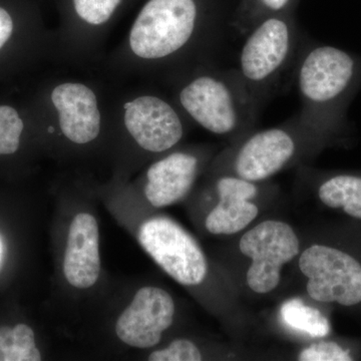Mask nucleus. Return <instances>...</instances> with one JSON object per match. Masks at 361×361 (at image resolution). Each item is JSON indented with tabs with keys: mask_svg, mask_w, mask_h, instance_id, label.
<instances>
[{
	"mask_svg": "<svg viewBox=\"0 0 361 361\" xmlns=\"http://www.w3.org/2000/svg\"><path fill=\"white\" fill-rule=\"evenodd\" d=\"M113 82L111 135H122L147 155H161L176 148L186 134L189 121L171 97L152 82Z\"/></svg>",
	"mask_w": 361,
	"mask_h": 361,
	"instance_id": "nucleus-5",
	"label": "nucleus"
},
{
	"mask_svg": "<svg viewBox=\"0 0 361 361\" xmlns=\"http://www.w3.org/2000/svg\"><path fill=\"white\" fill-rule=\"evenodd\" d=\"M300 361H350L353 360L348 350L336 342H317L310 348L303 349L299 355Z\"/></svg>",
	"mask_w": 361,
	"mask_h": 361,
	"instance_id": "nucleus-21",
	"label": "nucleus"
},
{
	"mask_svg": "<svg viewBox=\"0 0 361 361\" xmlns=\"http://www.w3.org/2000/svg\"><path fill=\"white\" fill-rule=\"evenodd\" d=\"M320 200L330 208H342L361 219V177L337 175L324 180L318 190Z\"/></svg>",
	"mask_w": 361,
	"mask_h": 361,
	"instance_id": "nucleus-16",
	"label": "nucleus"
},
{
	"mask_svg": "<svg viewBox=\"0 0 361 361\" xmlns=\"http://www.w3.org/2000/svg\"><path fill=\"white\" fill-rule=\"evenodd\" d=\"M239 247L252 260L246 277L249 288L265 294L276 288L281 268L299 253V240L290 226L269 220L245 233Z\"/></svg>",
	"mask_w": 361,
	"mask_h": 361,
	"instance_id": "nucleus-11",
	"label": "nucleus"
},
{
	"mask_svg": "<svg viewBox=\"0 0 361 361\" xmlns=\"http://www.w3.org/2000/svg\"><path fill=\"white\" fill-rule=\"evenodd\" d=\"M297 37L295 26L284 13L268 16L247 33L236 71L259 108L293 59Z\"/></svg>",
	"mask_w": 361,
	"mask_h": 361,
	"instance_id": "nucleus-7",
	"label": "nucleus"
},
{
	"mask_svg": "<svg viewBox=\"0 0 361 361\" xmlns=\"http://www.w3.org/2000/svg\"><path fill=\"white\" fill-rule=\"evenodd\" d=\"M317 132L299 113L285 125L256 132L232 155L234 176L254 183L272 177L295 158L301 142Z\"/></svg>",
	"mask_w": 361,
	"mask_h": 361,
	"instance_id": "nucleus-8",
	"label": "nucleus"
},
{
	"mask_svg": "<svg viewBox=\"0 0 361 361\" xmlns=\"http://www.w3.org/2000/svg\"><path fill=\"white\" fill-rule=\"evenodd\" d=\"M295 82L299 114L320 132L336 127L361 85V58L332 45H310L299 56Z\"/></svg>",
	"mask_w": 361,
	"mask_h": 361,
	"instance_id": "nucleus-4",
	"label": "nucleus"
},
{
	"mask_svg": "<svg viewBox=\"0 0 361 361\" xmlns=\"http://www.w3.org/2000/svg\"><path fill=\"white\" fill-rule=\"evenodd\" d=\"M4 241H2L1 237H0V266H1L2 262H4Z\"/></svg>",
	"mask_w": 361,
	"mask_h": 361,
	"instance_id": "nucleus-23",
	"label": "nucleus"
},
{
	"mask_svg": "<svg viewBox=\"0 0 361 361\" xmlns=\"http://www.w3.org/2000/svg\"><path fill=\"white\" fill-rule=\"evenodd\" d=\"M220 35L211 0H142L127 35L97 73L116 82L166 85L212 63Z\"/></svg>",
	"mask_w": 361,
	"mask_h": 361,
	"instance_id": "nucleus-1",
	"label": "nucleus"
},
{
	"mask_svg": "<svg viewBox=\"0 0 361 361\" xmlns=\"http://www.w3.org/2000/svg\"><path fill=\"white\" fill-rule=\"evenodd\" d=\"M35 332L26 324L0 327V361H39Z\"/></svg>",
	"mask_w": 361,
	"mask_h": 361,
	"instance_id": "nucleus-17",
	"label": "nucleus"
},
{
	"mask_svg": "<svg viewBox=\"0 0 361 361\" xmlns=\"http://www.w3.org/2000/svg\"><path fill=\"white\" fill-rule=\"evenodd\" d=\"M171 99L189 122L217 135L250 127L260 108L236 70L199 66L169 80Z\"/></svg>",
	"mask_w": 361,
	"mask_h": 361,
	"instance_id": "nucleus-3",
	"label": "nucleus"
},
{
	"mask_svg": "<svg viewBox=\"0 0 361 361\" xmlns=\"http://www.w3.org/2000/svg\"><path fill=\"white\" fill-rule=\"evenodd\" d=\"M151 361H200L202 355L193 342L187 339L173 341L167 348L154 351L149 355Z\"/></svg>",
	"mask_w": 361,
	"mask_h": 361,
	"instance_id": "nucleus-20",
	"label": "nucleus"
},
{
	"mask_svg": "<svg viewBox=\"0 0 361 361\" xmlns=\"http://www.w3.org/2000/svg\"><path fill=\"white\" fill-rule=\"evenodd\" d=\"M99 239L96 218L78 214L71 222L63 259V273L71 286L85 289L97 283L101 273Z\"/></svg>",
	"mask_w": 361,
	"mask_h": 361,
	"instance_id": "nucleus-14",
	"label": "nucleus"
},
{
	"mask_svg": "<svg viewBox=\"0 0 361 361\" xmlns=\"http://www.w3.org/2000/svg\"><path fill=\"white\" fill-rule=\"evenodd\" d=\"M175 303L167 291L158 287H142L116 324L118 338L135 348H151L172 325Z\"/></svg>",
	"mask_w": 361,
	"mask_h": 361,
	"instance_id": "nucleus-12",
	"label": "nucleus"
},
{
	"mask_svg": "<svg viewBox=\"0 0 361 361\" xmlns=\"http://www.w3.org/2000/svg\"><path fill=\"white\" fill-rule=\"evenodd\" d=\"M216 190L219 204L207 217L209 232L215 235L236 234L257 217V206L251 202L258 195L255 183L225 175L218 179Z\"/></svg>",
	"mask_w": 361,
	"mask_h": 361,
	"instance_id": "nucleus-15",
	"label": "nucleus"
},
{
	"mask_svg": "<svg viewBox=\"0 0 361 361\" xmlns=\"http://www.w3.org/2000/svg\"><path fill=\"white\" fill-rule=\"evenodd\" d=\"M291 0H258L262 9V20L266 18L265 13L269 16L275 14L283 13V11L290 4Z\"/></svg>",
	"mask_w": 361,
	"mask_h": 361,
	"instance_id": "nucleus-22",
	"label": "nucleus"
},
{
	"mask_svg": "<svg viewBox=\"0 0 361 361\" xmlns=\"http://www.w3.org/2000/svg\"><path fill=\"white\" fill-rule=\"evenodd\" d=\"M141 0H54V66L96 73L106 56L104 44L123 16Z\"/></svg>",
	"mask_w": 361,
	"mask_h": 361,
	"instance_id": "nucleus-6",
	"label": "nucleus"
},
{
	"mask_svg": "<svg viewBox=\"0 0 361 361\" xmlns=\"http://www.w3.org/2000/svg\"><path fill=\"white\" fill-rule=\"evenodd\" d=\"M114 82L101 73L54 66L32 106L40 132L85 149L111 135V99Z\"/></svg>",
	"mask_w": 361,
	"mask_h": 361,
	"instance_id": "nucleus-2",
	"label": "nucleus"
},
{
	"mask_svg": "<svg viewBox=\"0 0 361 361\" xmlns=\"http://www.w3.org/2000/svg\"><path fill=\"white\" fill-rule=\"evenodd\" d=\"M280 314L285 324L311 337H324L330 332L329 319L319 310L305 305L300 299L285 302Z\"/></svg>",
	"mask_w": 361,
	"mask_h": 361,
	"instance_id": "nucleus-18",
	"label": "nucleus"
},
{
	"mask_svg": "<svg viewBox=\"0 0 361 361\" xmlns=\"http://www.w3.org/2000/svg\"><path fill=\"white\" fill-rule=\"evenodd\" d=\"M201 167V157L188 151H175L161 157L146 172L144 193L156 208L177 203L193 187Z\"/></svg>",
	"mask_w": 361,
	"mask_h": 361,
	"instance_id": "nucleus-13",
	"label": "nucleus"
},
{
	"mask_svg": "<svg viewBox=\"0 0 361 361\" xmlns=\"http://www.w3.org/2000/svg\"><path fill=\"white\" fill-rule=\"evenodd\" d=\"M25 115L13 104H0V156H13L20 151L26 130Z\"/></svg>",
	"mask_w": 361,
	"mask_h": 361,
	"instance_id": "nucleus-19",
	"label": "nucleus"
},
{
	"mask_svg": "<svg viewBox=\"0 0 361 361\" xmlns=\"http://www.w3.org/2000/svg\"><path fill=\"white\" fill-rule=\"evenodd\" d=\"M299 268L308 278L306 289L314 300L343 306L361 302V265L345 252L311 246L300 256Z\"/></svg>",
	"mask_w": 361,
	"mask_h": 361,
	"instance_id": "nucleus-10",
	"label": "nucleus"
},
{
	"mask_svg": "<svg viewBox=\"0 0 361 361\" xmlns=\"http://www.w3.org/2000/svg\"><path fill=\"white\" fill-rule=\"evenodd\" d=\"M139 242L161 269L178 283L192 286L204 281L207 261L193 237L174 221L149 219L141 226Z\"/></svg>",
	"mask_w": 361,
	"mask_h": 361,
	"instance_id": "nucleus-9",
	"label": "nucleus"
}]
</instances>
